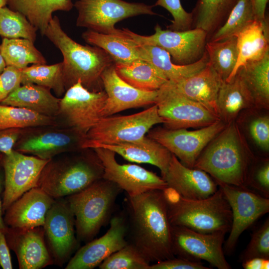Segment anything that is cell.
Wrapping results in <instances>:
<instances>
[{"mask_svg":"<svg viewBox=\"0 0 269 269\" xmlns=\"http://www.w3.org/2000/svg\"><path fill=\"white\" fill-rule=\"evenodd\" d=\"M126 205L128 243L149 263L174 258L172 225L163 190L127 196Z\"/></svg>","mask_w":269,"mask_h":269,"instance_id":"cell-1","label":"cell"},{"mask_svg":"<svg viewBox=\"0 0 269 269\" xmlns=\"http://www.w3.org/2000/svg\"><path fill=\"white\" fill-rule=\"evenodd\" d=\"M256 155L236 121L227 124L205 146L194 168L209 174L216 182L245 186Z\"/></svg>","mask_w":269,"mask_h":269,"instance_id":"cell-2","label":"cell"},{"mask_svg":"<svg viewBox=\"0 0 269 269\" xmlns=\"http://www.w3.org/2000/svg\"><path fill=\"white\" fill-rule=\"evenodd\" d=\"M44 35L63 55V77L66 91L78 81L89 91H100L103 72L115 63L106 51L98 47L83 45L73 40L63 30L57 16H53Z\"/></svg>","mask_w":269,"mask_h":269,"instance_id":"cell-3","label":"cell"},{"mask_svg":"<svg viewBox=\"0 0 269 269\" xmlns=\"http://www.w3.org/2000/svg\"><path fill=\"white\" fill-rule=\"evenodd\" d=\"M163 192L172 226H184L203 233L230 232L232 211L219 187L212 195L200 199L183 198L168 187Z\"/></svg>","mask_w":269,"mask_h":269,"instance_id":"cell-4","label":"cell"},{"mask_svg":"<svg viewBox=\"0 0 269 269\" xmlns=\"http://www.w3.org/2000/svg\"><path fill=\"white\" fill-rule=\"evenodd\" d=\"M117 184L102 178L82 191L67 196L75 218L79 241L88 242L110 219L116 200L122 191Z\"/></svg>","mask_w":269,"mask_h":269,"instance_id":"cell-5","label":"cell"},{"mask_svg":"<svg viewBox=\"0 0 269 269\" xmlns=\"http://www.w3.org/2000/svg\"><path fill=\"white\" fill-rule=\"evenodd\" d=\"M103 173L96 154L52 158L44 167L38 187L54 199L62 198L85 189L103 178Z\"/></svg>","mask_w":269,"mask_h":269,"instance_id":"cell-6","label":"cell"},{"mask_svg":"<svg viewBox=\"0 0 269 269\" xmlns=\"http://www.w3.org/2000/svg\"><path fill=\"white\" fill-rule=\"evenodd\" d=\"M86 135L60 125L21 129L13 149L41 159L50 160L64 152L84 150Z\"/></svg>","mask_w":269,"mask_h":269,"instance_id":"cell-7","label":"cell"},{"mask_svg":"<svg viewBox=\"0 0 269 269\" xmlns=\"http://www.w3.org/2000/svg\"><path fill=\"white\" fill-rule=\"evenodd\" d=\"M78 12L76 25L104 34H118L115 26L124 19L142 14L155 15L153 5L123 0H78L74 4Z\"/></svg>","mask_w":269,"mask_h":269,"instance_id":"cell-8","label":"cell"},{"mask_svg":"<svg viewBox=\"0 0 269 269\" xmlns=\"http://www.w3.org/2000/svg\"><path fill=\"white\" fill-rule=\"evenodd\" d=\"M163 123L156 104L139 113L101 118L87 133L86 141L112 144L135 141L145 136L154 125Z\"/></svg>","mask_w":269,"mask_h":269,"instance_id":"cell-9","label":"cell"},{"mask_svg":"<svg viewBox=\"0 0 269 269\" xmlns=\"http://www.w3.org/2000/svg\"><path fill=\"white\" fill-rule=\"evenodd\" d=\"M137 44L158 46L169 53L172 62L185 65L200 60L205 52L208 35L199 28L185 31L162 29L157 24L154 33L148 36L136 34L128 28H123Z\"/></svg>","mask_w":269,"mask_h":269,"instance_id":"cell-10","label":"cell"},{"mask_svg":"<svg viewBox=\"0 0 269 269\" xmlns=\"http://www.w3.org/2000/svg\"><path fill=\"white\" fill-rule=\"evenodd\" d=\"M106 99L104 90L89 91L78 81L61 98L56 120L60 125L86 135L102 118Z\"/></svg>","mask_w":269,"mask_h":269,"instance_id":"cell-11","label":"cell"},{"mask_svg":"<svg viewBox=\"0 0 269 269\" xmlns=\"http://www.w3.org/2000/svg\"><path fill=\"white\" fill-rule=\"evenodd\" d=\"M224 232L200 233L188 228L172 226V250L174 256L208 262L218 269H231L223 250Z\"/></svg>","mask_w":269,"mask_h":269,"instance_id":"cell-12","label":"cell"},{"mask_svg":"<svg viewBox=\"0 0 269 269\" xmlns=\"http://www.w3.org/2000/svg\"><path fill=\"white\" fill-rule=\"evenodd\" d=\"M216 183L224 194L232 211L231 228L223 248L225 254L231 255L241 235L260 217L269 212V198L245 186Z\"/></svg>","mask_w":269,"mask_h":269,"instance_id":"cell-13","label":"cell"},{"mask_svg":"<svg viewBox=\"0 0 269 269\" xmlns=\"http://www.w3.org/2000/svg\"><path fill=\"white\" fill-rule=\"evenodd\" d=\"M155 104L164 127L168 129L201 128L220 120L216 114L176 92L166 83L158 90Z\"/></svg>","mask_w":269,"mask_h":269,"instance_id":"cell-14","label":"cell"},{"mask_svg":"<svg viewBox=\"0 0 269 269\" xmlns=\"http://www.w3.org/2000/svg\"><path fill=\"white\" fill-rule=\"evenodd\" d=\"M226 125L219 120L194 131L157 127L150 130L147 136L166 147L184 165L194 168L203 149Z\"/></svg>","mask_w":269,"mask_h":269,"instance_id":"cell-15","label":"cell"},{"mask_svg":"<svg viewBox=\"0 0 269 269\" xmlns=\"http://www.w3.org/2000/svg\"><path fill=\"white\" fill-rule=\"evenodd\" d=\"M92 149L103 166V178L117 184L127 196H134L154 190H163L167 187L163 178L152 171L134 164H120L114 151L101 147Z\"/></svg>","mask_w":269,"mask_h":269,"instance_id":"cell-16","label":"cell"},{"mask_svg":"<svg viewBox=\"0 0 269 269\" xmlns=\"http://www.w3.org/2000/svg\"><path fill=\"white\" fill-rule=\"evenodd\" d=\"M49 161L14 149L8 154H3L1 161L4 176L3 213L24 193L38 187L41 173Z\"/></svg>","mask_w":269,"mask_h":269,"instance_id":"cell-17","label":"cell"},{"mask_svg":"<svg viewBox=\"0 0 269 269\" xmlns=\"http://www.w3.org/2000/svg\"><path fill=\"white\" fill-rule=\"evenodd\" d=\"M54 263L63 266L78 246L74 216L65 199L54 200L43 226Z\"/></svg>","mask_w":269,"mask_h":269,"instance_id":"cell-18","label":"cell"},{"mask_svg":"<svg viewBox=\"0 0 269 269\" xmlns=\"http://www.w3.org/2000/svg\"><path fill=\"white\" fill-rule=\"evenodd\" d=\"M128 225L125 213H120L110 220L107 232L79 248L69 261L66 269H93L107 258L128 243Z\"/></svg>","mask_w":269,"mask_h":269,"instance_id":"cell-19","label":"cell"},{"mask_svg":"<svg viewBox=\"0 0 269 269\" xmlns=\"http://www.w3.org/2000/svg\"><path fill=\"white\" fill-rule=\"evenodd\" d=\"M4 233L9 249L16 255L20 269H41L54 263L43 226L7 227Z\"/></svg>","mask_w":269,"mask_h":269,"instance_id":"cell-20","label":"cell"},{"mask_svg":"<svg viewBox=\"0 0 269 269\" xmlns=\"http://www.w3.org/2000/svg\"><path fill=\"white\" fill-rule=\"evenodd\" d=\"M101 80L107 94L102 118L127 109L155 104L158 90L143 91L131 86L118 75L115 63L104 70Z\"/></svg>","mask_w":269,"mask_h":269,"instance_id":"cell-21","label":"cell"},{"mask_svg":"<svg viewBox=\"0 0 269 269\" xmlns=\"http://www.w3.org/2000/svg\"><path fill=\"white\" fill-rule=\"evenodd\" d=\"M162 177L167 187L186 199H204L218 189L217 183L209 174L200 169L185 166L173 154L167 171Z\"/></svg>","mask_w":269,"mask_h":269,"instance_id":"cell-22","label":"cell"},{"mask_svg":"<svg viewBox=\"0 0 269 269\" xmlns=\"http://www.w3.org/2000/svg\"><path fill=\"white\" fill-rule=\"evenodd\" d=\"M101 147L118 154L127 160L138 163H148L160 170L161 177L166 173L172 154L164 146L148 137L132 141L104 144L85 141L83 148Z\"/></svg>","mask_w":269,"mask_h":269,"instance_id":"cell-23","label":"cell"},{"mask_svg":"<svg viewBox=\"0 0 269 269\" xmlns=\"http://www.w3.org/2000/svg\"><path fill=\"white\" fill-rule=\"evenodd\" d=\"M54 200L39 187L33 188L5 210L4 223L12 228L43 226L47 212Z\"/></svg>","mask_w":269,"mask_h":269,"instance_id":"cell-24","label":"cell"},{"mask_svg":"<svg viewBox=\"0 0 269 269\" xmlns=\"http://www.w3.org/2000/svg\"><path fill=\"white\" fill-rule=\"evenodd\" d=\"M222 82L208 61L205 67L195 74L176 81H168L166 84L176 92L201 104L218 116L216 100Z\"/></svg>","mask_w":269,"mask_h":269,"instance_id":"cell-25","label":"cell"},{"mask_svg":"<svg viewBox=\"0 0 269 269\" xmlns=\"http://www.w3.org/2000/svg\"><path fill=\"white\" fill-rule=\"evenodd\" d=\"M60 99L47 88L26 84L21 85L0 104L27 109L56 119L59 112Z\"/></svg>","mask_w":269,"mask_h":269,"instance_id":"cell-26","label":"cell"},{"mask_svg":"<svg viewBox=\"0 0 269 269\" xmlns=\"http://www.w3.org/2000/svg\"><path fill=\"white\" fill-rule=\"evenodd\" d=\"M236 37L238 60L232 73L227 80L235 76L241 66L249 61L262 59L269 51V25L267 16L263 20L255 19Z\"/></svg>","mask_w":269,"mask_h":269,"instance_id":"cell-27","label":"cell"},{"mask_svg":"<svg viewBox=\"0 0 269 269\" xmlns=\"http://www.w3.org/2000/svg\"><path fill=\"white\" fill-rule=\"evenodd\" d=\"M256 156H269V110L256 107L242 111L235 120Z\"/></svg>","mask_w":269,"mask_h":269,"instance_id":"cell-28","label":"cell"},{"mask_svg":"<svg viewBox=\"0 0 269 269\" xmlns=\"http://www.w3.org/2000/svg\"><path fill=\"white\" fill-rule=\"evenodd\" d=\"M235 75L252 99L255 107L269 110V51L262 59L241 66Z\"/></svg>","mask_w":269,"mask_h":269,"instance_id":"cell-29","label":"cell"},{"mask_svg":"<svg viewBox=\"0 0 269 269\" xmlns=\"http://www.w3.org/2000/svg\"><path fill=\"white\" fill-rule=\"evenodd\" d=\"M82 37L86 43L106 51L115 64H128L141 59L139 45L124 29L118 34H104L88 29Z\"/></svg>","mask_w":269,"mask_h":269,"instance_id":"cell-30","label":"cell"},{"mask_svg":"<svg viewBox=\"0 0 269 269\" xmlns=\"http://www.w3.org/2000/svg\"><path fill=\"white\" fill-rule=\"evenodd\" d=\"M139 52L141 59L150 63L171 81H176L195 74L204 68L209 61L206 51L200 60L185 65L174 63L169 53L158 46L139 45Z\"/></svg>","mask_w":269,"mask_h":269,"instance_id":"cell-31","label":"cell"},{"mask_svg":"<svg viewBox=\"0 0 269 269\" xmlns=\"http://www.w3.org/2000/svg\"><path fill=\"white\" fill-rule=\"evenodd\" d=\"M216 107L219 119L226 124L235 121L243 110L255 107L254 102L236 75L222 82Z\"/></svg>","mask_w":269,"mask_h":269,"instance_id":"cell-32","label":"cell"},{"mask_svg":"<svg viewBox=\"0 0 269 269\" xmlns=\"http://www.w3.org/2000/svg\"><path fill=\"white\" fill-rule=\"evenodd\" d=\"M11 9L26 17L42 35L56 11H69L74 4L72 0H7Z\"/></svg>","mask_w":269,"mask_h":269,"instance_id":"cell-33","label":"cell"},{"mask_svg":"<svg viewBox=\"0 0 269 269\" xmlns=\"http://www.w3.org/2000/svg\"><path fill=\"white\" fill-rule=\"evenodd\" d=\"M238 0H198L191 12V29L199 28L207 34V39L226 21Z\"/></svg>","mask_w":269,"mask_h":269,"instance_id":"cell-34","label":"cell"},{"mask_svg":"<svg viewBox=\"0 0 269 269\" xmlns=\"http://www.w3.org/2000/svg\"><path fill=\"white\" fill-rule=\"evenodd\" d=\"M118 75L138 89L152 91L159 90L168 81L159 70L149 62L138 59L128 64H115Z\"/></svg>","mask_w":269,"mask_h":269,"instance_id":"cell-35","label":"cell"},{"mask_svg":"<svg viewBox=\"0 0 269 269\" xmlns=\"http://www.w3.org/2000/svg\"><path fill=\"white\" fill-rule=\"evenodd\" d=\"M0 50L6 66L22 70L29 64H46L45 58L34 42L27 39L3 38Z\"/></svg>","mask_w":269,"mask_h":269,"instance_id":"cell-36","label":"cell"},{"mask_svg":"<svg viewBox=\"0 0 269 269\" xmlns=\"http://www.w3.org/2000/svg\"><path fill=\"white\" fill-rule=\"evenodd\" d=\"M62 62L52 65L33 64L21 70V85L34 84L52 90L60 97L66 92Z\"/></svg>","mask_w":269,"mask_h":269,"instance_id":"cell-37","label":"cell"},{"mask_svg":"<svg viewBox=\"0 0 269 269\" xmlns=\"http://www.w3.org/2000/svg\"><path fill=\"white\" fill-rule=\"evenodd\" d=\"M205 51L209 62L223 81L227 80L232 73L238 57L237 37L224 40L207 42Z\"/></svg>","mask_w":269,"mask_h":269,"instance_id":"cell-38","label":"cell"},{"mask_svg":"<svg viewBox=\"0 0 269 269\" xmlns=\"http://www.w3.org/2000/svg\"><path fill=\"white\" fill-rule=\"evenodd\" d=\"M255 19L251 0H238L226 21L207 39V42L219 41L237 37Z\"/></svg>","mask_w":269,"mask_h":269,"instance_id":"cell-39","label":"cell"},{"mask_svg":"<svg viewBox=\"0 0 269 269\" xmlns=\"http://www.w3.org/2000/svg\"><path fill=\"white\" fill-rule=\"evenodd\" d=\"M59 125L55 118L27 109L0 104V131Z\"/></svg>","mask_w":269,"mask_h":269,"instance_id":"cell-40","label":"cell"},{"mask_svg":"<svg viewBox=\"0 0 269 269\" xmlns=\"http://www.w3.org/2000/svg\"><path fill=\"white\" fill-rule=\"evenodd\" d=\"M35 27L25 16L4 6L0 8V35L8 39L36 40Z\"/></svg>","mask_w":269,"mask_h":269,"instance_id":"cell-41","label":"cell"},{"mask_svg":"<svg viewBox=\"0 0 269 269\" xmlns=\"http://www.w3.org/2000/svg\"><path fill=\"white\" fill-rule=\"evenodd\" d=\"M147 262L130 243L114 253L98 266L100 269H149Z\"/></svg>","mask_w":269,"mask_h":269,"instance_id":"cell-42","label":"cell"},{"mask_svg":"<svg viewBox=\"0 0 269 269\" xmlns=\"http://www.w3.org/2000/svg\"><path fill=\"white\" fill-rule=\"evenodd\" d=\"M246 187L269 198V157L256 156L249 170Z\"/></svg>","mask_w":269,"mask_h":269,"instance_id":"cell-43","label":"cell"},{"mask_svg":"<svg viewBox=\"0 0 269 269\" xmlns=\"http://www.w3.org/2000/svg\"><path fill=\"white\" fill-rule=\"evenodd\" d=\"M254 258L269 259V218L251 236L250 241L240 257V261L244 262Z\"/></svg>","mask_w":269,"mask_h":269,"instance_id":"cell-44","label":"cell"},{"mask_svg":"<svg viewBox=\"0 0 269 269\" xmlns=\"http://www.w3.org/2000/svg\"><path fill=\"white\" fill-rule=\"evenodd\" d=\"M154 5L160 6L167 10L173 20L167 28L174 31H185L191 29L192 17L182 7L180 0H157Z\"/></svg>","mask_w":269,"mask_h":269,"instance_id":"cell-45","label":"cell"},{"mask_svg":"<svg viewBox=\"0 0 269 269\" xmlns=\"http://www.w3.org/2000/svg\"><path fill=\"white\" fill-rule=\"evenodd\" d=\"M21 85V70L6 66L0 74V103Z\"/></svg>","mask_w":269,"mask_h":269,"instance_id":"cell-46","label":"cell"},{"mask_svg":"<svg viewBox=\"0 0 269 269\" xmlns=\"http://www.w3.org/2000/svg\"><path fill=\"white\" fill-rule=\"evenodd\" d=\"M202 262H196L177 257L150 264L149 269H209Z\"/></svg>","mask_w":269,"mask_h":269,"instance_id":"cell-47","label":"cell"},{"mask_svg":"<svg viewBox=\"0 0 269 269\" xmlns=\"http://www.w3.org/2000/svg\"><path fill=\"white\" fill-rule=\"evenodd\" d=\"M22 129H9L0 131V152L8 154L13 150Z\"/></svg>","mask_w":269,"mask_h":269,"instance_id":"cell-48","label":"cell"},{"mask_svg":"<svg viewBox=\"0 0 269 269\" xmlns=\"http://www.w3.org/2000/svg\"><path fill=\"white\" fill-rule=\"evenodd\" d=\"M0 266L3 269H12L13 266L4 233L0 231Z\"/></svg>","mask_w":269,"mask_h":269,"instance_id":"cell-49","label":"cell"},{"mask_svg":"<svg viewBox=\"0 0 269 269\" xmlns=\"http://www.w3.org/2000/svg\"><path fill=\"white\" fill-rule=\"evenodd\" d=\"M245 269H268L269 259L262 258H254L242 263Z\"/></svg>","mask_w":269,"mask_h":269,"instance_id":"cell-50","label":"cell"},{"mask_svg":"<svg viewBox=\"0 0 269 269\" xmlns=\"http://www.w3.org/2000/svg\"><path fill=\"white\" fill-rule=\"evenodd\" d=\"M253 5L256 19H266V11L269 0H250Z\"/></svg>","mask_w":269,"mask_h":269,"instance_id":"cell-51","label":"cell"},{"mask_svg":"<svg viewBox=\"0 0 269 269\" xmlns=\"http://www.w3.org/2000/svg\"><path fill=\"white\" fill-rule=\"evenodd\" d=\"M4 185V176L3 168H0V231L4 232L7 228V226L4 223L2 218V207L1 195L3 193Z\"/></svg>","mask_w":269,"mask_h":269,"instance_id":"cell-52","label":"cell"},{"mask_svg":"<svg viewBox=\"0 0 269 269\" xmlns=\"http://www.w3.org/2000/svg\"><path fill=\"white\" fill-rule=\"evenodd\" d=\"M6 67L4 60L1 54L0 50V74H1Z\"/></svg>","mask_w":269,"mask_h":269,"instance_id":"cell-53","label":"cell"},{"mask_svg":"<svg viewBox=\"0 0 269 269\" xmlns=\"http://www.w3.org/2000/svg\"><path fill=\"white\" fill-rule=\"evenodd\" d=\"M7 0H0V8L7 4Z\"/></svg>","mask_w":269,"mask_h":269,"instance_id":"cell-54","label":"cell"},{"mask_svg":"<svg viewBox=\"0 0 269 269\" xmlns=\"http://www.w3.org/2000/svg\"><path fill=\"white\" fill-rule=\"evenodd\" d=\"M2 156H3V154L0 152V162L1 161Z\"/></svg>","mask_w":269,"mask_h":269,"instance_id":"cell-55","label":"cell"}]
</instances>
